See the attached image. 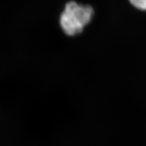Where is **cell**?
<instances>
[{"mask_svg": "<svg viewBox=\"0 0 146 146\" xmlns=\"http://www.w3.org/2000/svg\"><path fill=\"white\" fill-rule=\"evenodd\" d=\"M93 8L75 1H70L65 6L59 18L63 32L68 36H75L82 33L84 27L92 20Z\"/></svg>", "mask_w": 146, "mask_h": 146, "instance_id": "1", "label": "cell"}, {"mask_svg": "<svg viewBox=\"0 0 146 146\" xmlns=\"http://www.w3.org/2000/svg\"><path fill=\"white\" fill-rule=\"evenodd\" d=\"M129 1L136 9L146 11V0H129Z\"/></svg>", "mask_w": 146, "mask_h": 146, "instance_id": "2", "label": "cell"}]
</instances>
